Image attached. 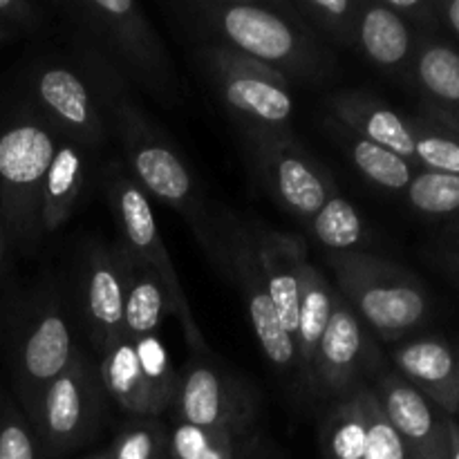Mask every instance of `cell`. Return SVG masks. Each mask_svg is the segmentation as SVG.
I'll return each instance as SVG.
<instances>
[{
	"instance_id": "obj_1",
	"label": "cell",
	"mask_w": 459,
	"mask_h": 459,
	"mask_svg": "<svg viewBox=\"0 0 459 459\" xmlns=\"http://www.w3.org/2000/svg\"><path fill=\"white\" fill-rule=\"evenodd\" d=\"M70 43L74 65L88 79L106 115L108 130L119 142L128 173L146 195L170 206L186 220L197 245L222 272L218 215L211 211L188 161L173 139L134 101L133 88L126 83L124 76L79 36L70 34Z\"/></svg>"
},
{
	"instance_id": "obj_2",
	"label": "cell",
	"mask_w": 459,
	"mask_h": 459,
	"mask_svg": "<svg viewBox=\"0 0 459 459\" xmlns=\"http://www.w3.org/2000/svg\"><path fill=\"white\" fill-rule=\"evenodd\" d=\"M173 9L200 43L245 54L281 72L290 83L323 85L336 74L334 49L314 36L285 0H186Z\"/></svg>"
},
{
	"instance_id": "obj_3",
	"label": "cell",
	"mask_w": 459,
	"mask_h": 459,
	"mask_svg": "<svg viewBox=\"0 0 459 459\" xmlns=\"http://www.w3.org/2000/svg\"><path fill=\"white\" fill-rule=\"evenodd\" d=\"M72 36L97 49L133 90L161 106L182 103V81L164 40L133 0H63L54 4Z\"/></svg>"
},
{
	"instance_id": "obj_4",
	"label": "cell",
	"mask_w": 459,
	"mask_h": 459,
	"mask_svg": "<svg viewBox=\"0 0 459 459\" xmlns=\"http://www.w3.org/2000/svg\"><path fill=\"white\" fill-rule=\"evenodd\" d=\"M336 287L363 325L388 345H397L426 325L433 300L420 278L372 251H327Z\"/></svg>"
},
{
	"instance_id": "obj_5",
	"label": "cell",
	"mask_w": 459,
	"mask_h": 459,
	"mask_svg": "<svg viewBox=\"0 0 459 459\" xmlns=\"http://www.w3.org/2000/svg\"><path fill=\"white\" fill-rule=\"evenodd\" d=\"M103 195H106L108 206L115 215L121 247L139 264L151 269L157 281L161 282L166 299H169V312L179 323V330H182L188 348L197 357H211V348L206 345L204 336L197 327L191 305L184 294L182 281L178 276V269H175L169 249L161 240L151 197L134 182L124 161L110 160V164L106 166V170H103Z\"/></svg>"
},
{
	"instance_id": "obj_6",
	"label": "cell",
	"mask_w": 459,
	"mask_h": 459,
	"mask_svg": "<svg viewBox=\"0 0 459 459\" xmlns=\"http://www.w3.org/2000/svg\"><path fill=\"white\" fill-rule=\"evenodd\" d=\"M58 134L34 110L21 112L0 133V211L16 242L34 245L40 236V191Z\"/></svg>"
},
{
	"instance_id": "obj_7",
	"label": "cell",
	"mask_w": 459,
	"mask_h": 459,
	"mask_svg": "<svg viewBox=\"0 0 459 459\" xmlns=\"http://www.w3.org/2000/svg\"><path fill=\"white\" fill-rule=\"evenodd\" d=\"M193 58L242 133L290 130L294 99L281 72L211 43H197Z\"/></svg>"
},
{
	"instance_id": "obj_8",
	"label": "cell",
	"mask_w": 459,
	"mask_h": 459,
	"mask_svg": "<svg viewBox=\"0 0 459 459\" xmlns=\"http://www.w3.org/2000/svg\"><path fill=\"white\" fill-rule=\"evenodd\" d=\"M103 393L99 370L79 350L74 361L40 390L30 424L48 457H63L88 444L103 420Z\"/></svg>"
},
{
	"instance_id": "obj_9",
	"label": "cell",
	"mask_w": 459,
	"mask_h": 459,
	"mask_svg": "<svg viewBox=\"0 0 459 459\" xmlns=\"http://www.w3.org/2000/svg\"><path fill=\"white\" fill-rule=\"evenodd\" d=\"M242 134L255 178L264 191L291 218L307 227L336 186L330 170L291 130H249Z\"/></svg>"
},
{
	"instance_id": "obj_10",
	"label": "cell",
	"mask_w": 459,
	"mask_h": 459,
	"mask_svg": "<svg viewBox=\"0 0 459 459\" xmlns=\"http://www.w3.org/2000/svg\"><path fill=\"white\" fill-rule=\"evenodd\" d=\"M263 408L258 385L209 357H197L178 372L170 412L173 421L193 429L247 430L260 426Z\"/></svg>"
},
{
	"instance_id": "obj_11",
	"label": "cell",
	"mask_w": 459,
	"mask_h": 459,
	"mask_svg": "<svg viewBox=\"0 0 459 459\" xmlns=\"http://www.w3.org/2000/svg\"><path fill=\"white\" fill-rule=\"evenodd\" d=\"M103 393L130 420L155 417L170 411L178 372L160 334L128 339L121 334L101 352L97 363Z\"/></svg>"
},
{
	"instance_id": "obj_12",
	"label": "cell",
	"mask_w": 459,
	"mask_h": 459,
	"mask_svg": "<svg viewBox=\"0 0 459 459\" xmlns=\"http://www.w3.org/2000/svg\"><path fill=\"white\" fill-rule=\"evenodd\" d=\"M220 227V249H222V272L229 281L238 287L240 299L249 314L251 327L258 339L260 350L272 363L273 370L282 377H294L296 379V350L290 334L282 330L281 321L276 316L272 299L267 294L263 272L255 263L254 247H251L249 224L247 218L236 213L218 215Z\"/></svg>"
},
{
	"instance_id": "obj_13",
	"label": "cell",
	"mask_w": 459,
	"mask_h": 459,
	"mask_svg": "<svg viewBox=\"0 0 459 459\" xmlns=\"http://www.w3.org/2000/svg\"><path fill=\"white\" fill-rule=\"evenodd\" d=\"M385 366L388 359L372 332L339 294L314 359L309 397L327 403L348 397L359 385L370 384Z\"/></svg>"
},
{
	"instance_id": "obj_14",
	"label": "cell",
	"mask_w": 459,
	"mask_h": 459,
	"mask_svg": "<svg viewBox=\"0 0 459 459\" xmlns=\"http://www.w3.org/2000/svg\"><path fill=\"white\" fill-rule=\"evenodd\" d=\"M34 110L48 121L58 139L97 152L110 139L106 115L76 65L40 63L30 76Z\"/></svg>"
},
{
	"instance_id": "obj_15",
	"label": "cell",
	"mask_w": 459,
	"mask_h": 459,
	"mask_svg": "<svg viewBox=\"0 0 459 459\" xmlns=\"http://www.w3.org/2000/svg\"><path fill=\"white\" fill-rule=\"evenodd\" d=\"M128 251L92 240L81 249L79 299L90 341L99 354L124 334Z\"/></svg>"
},
{
	"instance_id": "obj_16",
	"label": "cell",
	"mask_w": 459,
	"mask_h": 459,
	"mask_svg": "<svg viewBox=\"0 0 459 459\" xmlns=\"http://www.w3.org/2000/svg\"><path fill=\"white\" fill-rule=\"evenodd\" d=\"M76 352L79 348L58 300L54 296L40 299L18 339L13 359L16 390L27 412L34 408L40 390L67 370Z\"/></svg>"
},
{
	"instance_id": "obj_17",
	"label": "cell",
	"mask_w": 459,
	"mask_h": 459,
	"mask_svg": "<svg viewBox=\"0 0 459 459\" xmlns=\"http://www.w3.org/2000/svg\"><path fill=\"white\" fill-rule=\"evenodd\" d=\"M394 433L411 455L446 459V420L415 385L388 366L368 384Z\"/></svg>"
},
{
	"instance_id": "obj_18",
	"label": "cell",
	"mask_w": 459,
	"mask_h": 459,
	"mask_svg": "<svg viewBox=\"0 0 459 459\" xmlns=\"http://www.w3.org/2000/svg\"><path fill=\"white\" fill-rule=\"evenodd\" d=\"M255 263L263 272L267 294L272 299L282 330L294 343L300 314L303 267L307 263V245L296 233L281 231L260 220H247Z\"/></svg>"
},
{
	"instance_id": "obj_19",
	"label": "cell",
	"mask_w": 459,
	"mask_h": 459,
	"mask_svg": "<svg viewBox=\"0 0 459 459\" xmlns=\"http://www.w3.org/2000/svg\"><path fill=\"white\" fill-rule=\"evenodd\" d=\"M390 363L437 411L457 417V345L444 336H412L390 350Z\"/></svg>"
},
{
	"instance_id": "obj_20",
	"label": "cell",
	"mask_w": 459,
	"mask_h": 459,
	"mask_svg": "<svg viewBox=\"0 0 459 459\" xmlns=\"http://www.w3.org/2000/svg\"><path fill=\"white\" fill-rule=\"evenodd\" d=\"M327 117L359 137L388 148L415 166V139L408 115L394 110L384 99L363 90H339L327 94ZM417 169V166H415Z\"/></svg>"
},
{
	"instance_id": "obj_21",
	"label": "cell",
	"mask_w": 459,
	"mask_h": 459,
	"mask_svg": "<svg viewBox=\"0 0 459 459\" xmlns=\"http://www.w3.org/2000/svg\"><path fill=\"white\" fill-rule=\"evenodd\" d=\"M420 34L381 0H363L357 22V49L393 79L411 85Z\"/></svg>"
},
{
	"instance_id": "obj_22",
	"label": "cell",
	"mask_w": 459,
	"mask_h": 459,
	"mask_svg": "<svg viewBox=\"0 0 459 459\" xmlns=\"http://www.w3.org/2000/svg\"><path fill=\"white\" fill-rule=\"evenodd\" d=\"M166 459H290L263 429L202 430L186 424L169 426Z\"/></svg>"
},
{
	"instance_id": "obj_23",
	"label": "cell",
	"mask_w": 459,
	"mask_h": 459,
	"mask_svg": "<svg viewBox=\"0 0 459 459\" xmlns=\"http://www.w3.org/2000/svg\"><path fill=\"white\" fill-rule=\"evenodd\" d=\"M411 88L421 106L439 112L459 126V48L435 34L420 36L412 63Z\"/></svg>"
},
{
	"instance_id": "obj_24",
	"label": "cell",
	"mask_w": 459,
	"mask_h": 459,
	"mask_svg": "<svg viewBox=\"0 0 459 459\" xmlns=\"http://www.w3.org/2000/svg\"><path fill=\"white\" fill-rule=\"evenodd\" d=\"M336 299H339V291L327 282L321 269L307 260L303 267V287H300L299 330L294 336L296 384L305 397H309V390H312L314 359L330 323Z\"/></svg>"
},
{
	"instance_id": "obj_25",
	"label": "cell",
	"mask_w": 459,
	"mask_h": 459,
	"mask_svg": "<svg viewBox=\"0 0 459 459\" xmlns=\"http://www.w3.org/2000/svg\"><path fill=\"white\" fill-rule=\"evenodd\" d=\"M88 179V152L76 143L58 139L43 191H40V231L54 233L72 218Z\"/></svg>"
},
{
	"instance_id": "obj_26",
	"label": "cell",
	"mask_w": 459,
	"mask_h": 459,
	"mask_svg": "<svg viewBox=\"0 0 459 459\" xmlns=\"http://www.w3.org/2000/svg\"><path fill=\"white\" fill-rule=\"evenodd\" d=\"M325 130L330 133V137L339 143L341 151H343L345 157L350 160V164H352L368 182L384 188V191H406L412 175L417 173V169L411 161L394 155L393 151L379 146V143H372L368 142V139L359 137V134L343 128V126L336 124L330 117L325 119Z\"/></svg>"
},
{
	"instance_id": "obj_27",
	"label": "cell",
	"mask_w": 459,
	"mask_h": 459,
	"mask_svg": "<svg viewBox=\"0 0 459 459\" xmlns=\"http://www.w3.org/2000/svg\"><path fill=\"white\" fill-rule=\"evenodd\" d=\"M323 459H366L368 421L361 385L352 394L327 403L318 424Z\"/></svg>"
},
{
	"instance_id": "obj_28",
	"label": "cell",
	"mask_w": 459,
	"mask_h": 459,
	"mask_svg": "<svg viewBox=\"0 0 459 459\" xmlns=\"http://www.w3.org/2000/svg\"><path fill=\"white\" fill-rule=\"evenodd\" d=\"M169 299L155 273L128 254V285L124 303V336L143 339L160 332Z\"/></svg>"
},
{
	"instance_id": "obj_29",
	"label": "cell",
	"mask_w": 459,
	"mask_h": 459,
	"mask_svg": "<svg viewBox=\"0 0 459 459\" xmlns=\"http://www.w3.org/2000/svg\"><path fill=\"white\" fill-rule=\"evenodd\" d=\"M415 139V166L459 175V126L429 106L408 115Z\"/></svg>"
},
{
	"instance_id": "obj_30",
	"label": "cell",
	"mask_w": 459,
	"mask_h": 459,
	"mask_svg": "<svg viewBox=\"0 0 459 459\" xmlns=\"http://www.w3.org/2000/svg\"><path fill=\"white\" fill-rule=\"evenodd\" d=\"M285 4L323 43L357 48V22L363 0H285Z\"/></svg>"
},
{
	"instance_id": "obj_31",
	"label": "cell",
	"mask_w": 459,
	"mask_h": 459,
	"mask_svg": "<svg viewBox=\"0 0 459 459\" xmlns=\"http://www.w3.org/2000/svg\"><path fill=\"white\" fill-rule=\"evenodd\" d=\"M307 231L327 251H361V245L370 236L357 206L341 193L339 186L332 188L325 204L309 220Z\"/></svg>"
},
{
	"instance_id": "obj_32",
	"label": "cell",
	"mask_w": 459,
	"mask_h": 459,
	"mask_svg": "<svg viewBox=\"0 0 459 459\" xmlns=\"http://www.w3.org/2000/svg\"><path fill=\"white\" fill-rule=\"evenodd\" d=\"M403 195L426 218H459V175L417 169Z\"/></svg>"
},
{
	"instance_id": "obj_33",
	"label": "cell",
	"mask_w": 459,
	"mask_h": 459,
	"mask_svg": "<svg viewBox=\"0 0 459 459\" xmlns=\"http://www.w3.org/2000/svg\"><path fill=\"white\" fill-rule=\"evenodd\" d=\"M169 426L155 417L128 420L108 446L110 459H166Z\"/></svg>"
},
{
	"instance_id": "obj_34",
	"label": "cell",
	"mask_w": 459,
	"mask_h": 459,
	"mask_svg": "<svg viewBox=\"0 0 459 459\" xmlns=\"http://www.w3.org/2000/svg\"><path fill=\"white\" fill-rule=\"evenodd\" d=\"M363 411L368 421L366 459H408V448L381 412L379 402L368 384L361 385Z\"/></svg>"
},
{
	"instance_id": "obj_35",
	"label": "cell",
	"mask_w": 459,
	"mask_h": 459,
	"mask_svg": "<svg viewBox=\"0 0 459 459\" xmlns=\"http://www.w3.org/2000/svg\"><path fill=\"white\" fill-rule=\"evenodd\" d=\"M0 459H48L31 424L12 403L0 412Z\"/></svg>"
},
{
	"instance_id": "obj_36",
	"label": "cell",
	"mask_w": 459,
	"mask_h": 459,
	"mask_svg": "<svg viewBox=\"0 0 459 459\" xmlns=\"http://www.w3.org/2000/svg\"><path fill=\"white\" fill-rule=\"evenodd\" d=\"M48 9L31 0H0V30L13 39L31 36L48 25Z\"/></svg>"
},
{
	"instance_id": "obj_37",
	"label": "cell",
	"mask_w": 459,
	"mask_h": 459,
	"mask_svg": "<svg viewBox=\"0 0 459 459\" xmlns=\"http://www.w3.org/2000/svg\"><path fill=\"white\" fill-rule=\"evenodd\" d=\"M390 12L406 21L420 36L435 34L439 27L437 0H381Z\"/></svg>"
},
{
	"instance_id": "obj_38",
	"label": "cell",
	"mask_w": 459,
	"mask_h": 459,
	"mask_svg": "<svg viewBox=\"0 0 459 459\" xmlns=\"http://www.w3.org/2000/svg\"><path fill=\"white\" fill-rule=\"evenodd\" d=\"M435 258L459 285V218H453L435 240Z\"/></svg>"
},
{
	"instance_id": "obj_39",
	"label": "cell",
	"mask_w": 459,
	"mask_h": 459,
	"mask_svg": "<svg viewBox=\"0 0 459 459\" xmlns=\"http://www.w3.org/2000/svg\"><path fill=\"white\" fill-rule=\"evenodd\" d=\"M439 25L446 27L459 40V0H437Z\"/></svg>"
},
{
	"instance_id": "obj_40",
	"label": "cell",
	"mask_w": 459,
	"mask_h": 459,
	"mask_svg": "<svg viewBox=\"0 0 459 459\" xmlns=\"http://www.w3.org/2000/svg\"><path fill=\"white\" fill-rule=\"evenodd\" d=\"M446 459H459V421L446 420Z\"/></svg>"
},
{
	"instance_id": "obj_41",
	"label": "cell",
	"mask_w": 459,
	"mask_h": 459,
	"mask_svg": "<svg viewBox=\"0 0 459 459\" xmlns=\"http://www.w3.org/2000/svg\"><path fill=\"white\" fill-rule=\"evenodd\" d=\"M85 459H110V451H108V448H103V451L92 453V455H88Z\"/></svg>"
},
{
	"instance_id": "obj_42",
	"label": "cell",
	"mask_w": 459,
	"mask_h": 459,
	"mask_svg": "<svg viewBox=\"0 0 459 459\" xmlns=\"http://www.w3.org/2000/svg\"><path fill=\"white\" fill-rule=\"evenodd\" d=\"M12 40H16V39H13V36L9 34V31L0 30V45H7V43H12Z\"/></svg>"
},
{
	"instance_id": "obj_43",
	"label": "cell",
	"mask_w": 459,
	"mask_h": 459,
	"mask_svg": "<svg viewBox=\"0 0 459 459\" xmlns=\"http://www.w3.org/2000/svg\"><path fill=\"white\" fill-rule=\"evenodd\" d=\"M3 233H4V224H3V211H0V263H3Z\"/></svg>"
},
{
	"instance_id": "obj_44",
	"label": "cell",
	"mask_w": 459,
	"mask_h": 459,
	"mask_svg": "<svg viewBox=\"0 0 459 459\" xmlns=\"http://www.w3.org/2000/svg\"><path fill=\"white\" fill-rule=\"evenodd\" d=\"M457 417H459V345H457Z\"/></svg>"
},
{
	"instance_id": "obj_45",
	"label": "cell",
	"mask_w": 459,
	"mask_h": 459,
	"mask_svg": "<svg viewBox=\"0 0 459 459\" xmlns=\"http://www.w3.org/2000/svg\"><path fill=\"white\" fill-rule=\"evenodd\" d=\"M408 459H426V457H420V455H411V453H408Z\"/></svg>"
}]
</instances>
